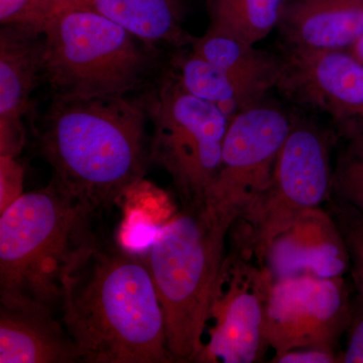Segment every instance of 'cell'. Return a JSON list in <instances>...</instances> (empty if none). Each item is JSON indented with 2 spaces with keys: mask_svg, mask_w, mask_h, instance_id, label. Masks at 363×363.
<instances>
[{
  "mask_svg": "<svg viewBox=\"0 0 363 363\" xmlns=\"http://www.w3.org/2000/svg\"><path fill=\"white\" fill-rule=\"evenodd\" d=\"M192 45L193 52L221 70L279 86L283 62L257 51L252 45L211 30Z\"/></svg>",
  "mask_w": 363,
  "mask_h": 363,
  "instance_id": "18",
  "label": "cell"
},
{
  "mask_svg": "<svg viewBox=\"0 0 363 363\" xmlns=\"http://www.w3.org/2000/svg\"><path fill=\"white\" fill-rule=\"evenodd\" d=\"M279 87L339 118L363 119V63L348 50L294 47Z\"/></svg>",
  "mask_w": 363,
  "mask_h": 363,
  "instance_id": "11",
  "label": "cell"
},
{
  "mask_svg": "<svg viewBox=\"0 0 363 363\" xmlns=\"http://www.w3.org/2000/svg\"><path fill=\"white\" fill-rule=\"evenodd\" d=\"M279 23L294 47L348 50L363 37V0H285Z\"/></svg>",
  "mask_w": 363,
  "mask_h": 363,
  "instance_id": "14",
  "label": "cell"
},
{
  "mask_svg": "<svg viewBox=\"0 0 363 363\" xmlns=\"http://www.w3.org/2000/svg\"><path fill=\"white\" fill-rule=\"evenodd\" d=\"M23 168L16 157L0 156V201L1 211L23 193Z\"/></svg>",
  "mask_w": 363,
  "mask_h": 363,
  "instance_id": "23",
  "label": "cell"
},
{
  "mask_svg": "<svg viewBox=\"0 0 363 363\" xmlns=\"http://www.w3.org/2000/svg\"><path fill=\"white\" fill-rule=\"evenodd\" d=\"M236 217L206 203L183 205L160 227L145 260L164 312L173 362H197L220 284L226 241Z\"/></svg>",
  "mask_w": 363,
  "mask_h": 363,
  "instance_id": "4",
  "label": "cell"
},
{
  "mask_svg": "<svg viewBox=\"0 0 363 363\" xmlns=\"http://www.w3.org/2000/svg\"><path fill=\"white\" fill-rule=\"evenodd\" d=\"M333 173L327 142L310 126H292L279 152L271 184L259 201L234 222L238 252L262 262L272 241L298 217L328 201Z\"/></svg>",
  "mask_w": 363,
  "mask_h": 363,
  "instance_id": "7",
  "label": "cell"
},
{
  "mask_svg": "<svg viewBox=\"0 0 363 363\" xmlns=\"http://www.w3.org/2000/svg\"><path fill=\"white\" fill-rule=\"evenodd\" d=\"M274 363H335L339 362V357L333 350L320 348H298L274 355Z\"/></svg>",
  "mask_w": 363,
  "mask_h": 363,
  "instance_id": "25",
  "label": "cell"
},
{
  "mask_svg": "<svg viewBox=\"0 0 363 363\" xmlns=\"http://www.w3.org/2000/svg\"><path fill=\"white\" fill-rule=\"evenodd\" d=\"M176 79L196 97L211 102L229 118L255 105L274 84L262 79L234 75L217 68L195 52L177 59Z\"/></svg>",
  "mask_w": 363,
  "mask_h": 363,
  "instance_id": "17",
  "label": "cell"
},
{
  "mask_svg": "<svg viewBox=\"0 0 363 363\" xmlns=\"http://www.w3.org/2000/svg\"><path fill=\"white\" fill-rule=\"evenodd\" d=\"M274 281L266 267L247 264L238 253L227 255L209 320L213 326L197 362H259L269 344L264 319L269 288Z\"/></svg>",
  "mask_w": 363,
  "mask_h": 363,
  "instance_id": "10",
  "label": "cell"
},
{
  "mask_svg": "<svg viewBox=\"0 0 363 363\" xmlns=\"http://www.w3.org/2000/svg\"><path fill=\"white\" fill-rule=\"evenodd\" d=\"M63 9L100 14L147 44L182 45L193 44L196 39L182 28L173 0H48L43 20L48 13Z\"/></svg>",
  "mask_w": 363,
  "mask_h": 363,
  "instance_id": "16",
  "label": "cell"
},
{
  "mask_svg": "<svg viewBox=\"0 0 363 363\" xmlns=\"http://www.w3.org/2000/svg\"><path fill=\"white\" fill-rule=\"evenodd\" d=\"M0 30V156L16 157L26 142L23 117L42 77V33L32 25Z\"/></svg>",
  "mask_w": 363,
  "mask_h": 363,
  "instance_id": "12",
  "label": "cell"
},
{
  "mask_svg": "<svg viewBox=\"0 0 363 363\" xmlns=\"http://www.w3.org/2000/svg\"><path fill=\"white\" fill-rule=\"evenodd\" d=\"M72 362L77 350L55 313L1 306L0 363Z\"/></svg>",
  "mask_w": 363,
  "mask_h": 363,
  "instance_id": "15",
  "label": "cell"
},
{
  "mask_svg": "<svg viewBox=\"0 0 363 363\" xmlns=\"http://www.w3.org/2000/svg\"><path fill=\"white\" fill-rule=\"evenodd\" d=\"M347 286L344 277L274 279L267 298L264 336L274 355L298 348L334 351L352 318Z\"/></svg>",
  "mask_w": 363,
  "mask_h": 363,
  "instance_id": "9",
  "label": "cell"
},
{
  "mask_svg": "<svg viewBox=\"0 0 363 363\" xmlns=\"http://www.w3.org/2000/svg\"><path fill=\"white\" fill-rule=\"evenodd\" d=\"M145 100L152 123L150 159L168 172L183 205L204 202L220 167L230 118L176 78L166 79Z\"/></svg>",
  "mask_w": 363,
  "mask_h": 363,
  "instance_id": "6",
  "label": "cell"
},
{
  "mask_svg": "<svg viewBox=\"0 0 363 363\" xmlns=\"http://www.w3.org/2000/svg\"><path fill=\"white\" fill-rule=\"evenodd\" d=\"M348 51L363 63V37L360 38L352 47H350Z\"/></svg>",
  "mask_w": 363,
  "mask_h": 363,
  "instance_id": "26",
  "label": "cell"
},
{
  "mask_svg": "<svg viewBox=\"0 0 363 363\" xmlns=\"http://www.w3.org/2000/svg\"><path fill=\"white\" fill-rule=\"evenodd\" d=\"M347 344L339 355V362L363 363V304L353 305L352 318L347 328Z\"/></svg>",
  "mask_w": 363,
  "mask_h": 363,
  "instance_id": "24",
  "label": "cell"
},
{
  "mask_svg": "<svg viewBox=\"0 0 363 363\" xmlns=\"http://www.w3.org/2000/svg\"><path fill=\"white\" fill-rule=\"evenodd\" d=\"M99 212L54 180L23 193L0 216V302L55 313L67 269L99 233Z\"/></svg>",
  "mask_w": 363,
  "mask_h": 363,
  "instance_id": "3",
  "label": "cell"
},
{
  "mask_svg": "<svg viewBox=\"0 0 363 363\" xmlns=\"http://www.w3.org/2000/svg\"><path fill=\"white\" fill-rule=\"evenodd\" d=\"M293 124L278 108L252 105L230 119L220 167L204 202L240 218L269 187L279 152Z\"/></svg>",
  "mask_w": 363,
  "mask_h": 363,
  "instance_id": "8",
  "label": "cell"
},
{
  "mask_svg": "<svg viewBox=\"0 0 363 363\" xmlns=\"http://www.w3.org/2000/svg\"><path fill=\"white\" fill-rule=\"evenodd\" d=\"M39 30L42 77L54 98L130 95L149 75L150 56L138 39L100 14L58 9L45 16Z\"/></svg>",
  "mask_w": 363,
  "mask_h": 363,
  "instance_id": "5",
  "label": "cell"
},
{
  "mask_svg": "<svg viewBox=\"0 0 363 363\" xmlns=\"http://www.w3.org/2000/svg\"><path fill=\"white\" fill-rule=\"evenodd\" d=\"M330 206V214L347 247L350 272L357 292V300L363 304V218L341 203L333 201Z\"/></svg>",
  "mask_w": 363,
  "mask_h": 363,
  "instance_id": "21",
  "label": "cell"
},
{
  "mask_svg": "<svg viewBox=\"0 0 363 363\" xmlns=\"http://www.w3.org/2000/svg\"><path fill=\"white\" fill-rule=\"evenodd\" d=\"M334 201L351 208L363 218V131L351 136L333 173Z\"/></svg>",
  "mask_w": 363,
  "mask_h": 363,
  "instance_id": "20",
  "label": "cell"
},
{
  "mask_svg": "<svg viewBox=\"0 0 363 363\" xmlns=\"http://www.w3.org/2000/svg\"><path fill=\"white\" fill-rule=\"evenodd\" d=\"M262 262L274 279L301 274L338 278L350 269L342 234L321 208L305 212L279 234Z\"/></svg>",
  "mask_w": 363,
  "mask_h": 363,
  "instance_id": "13",
  "label": "cell"
},
{
  "mask_svg": "<svg viewBox=\"0 0 363 363\" xmlns=\"http://www.w3.org/2000/svg\"><path fill=\"white\" fill-rule=\"evenodd\" d=\"M60 309L79 362H173L145 259L100 234L67 269Z\"/></svg>",
  "mask_w": 363,
  "mask_h": 363,
  "instance_id": "1",
  "label": "cell"
},
{
  "mask_svg": "<svg viewBox=\"0 0 363 363\" xmlns=\"http://www.w3.org/2000/svg\"><path fill=\"white\" fill-rule=\"evenodd\" d=\"M48 0H0L1 25H32L39 30Z\"/></svg>",
  "mask_w": 363,
  "mask_h": 363,
  "instance_id": "22",
  "label": "cell"
},
{
  "mask_svg": "<svg viewBox=\"0 0 363 363\" xmlns=\"http://www.w3.org/2000/svg\"><path fill=\"white\" fill-rule=\"evenodd\" d=\"M147 118L145 100L128 95L54 98L38 133L52 180L99 213L116 204L143 182Z\"/></svg>",
  "mask_w": 363,
  "mask_h": 363,
  "instance_id": "2",
  "label": "cell"
},
{
  "mask_svg": "<svg viewBox=\"0 0 363 363\" xmlns=\"http://www.w3.org/2000/svg\"><path fill=\"white\" fill-rule=\"evenodd\" d=\"M285 0H215L209 30L255 45L279 23Z\"/></svg>",
  "mask_w": 363,
  "mask_h": 363,
  "instance_id": "19",
  "label": "cell"
}]
</instances>
